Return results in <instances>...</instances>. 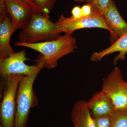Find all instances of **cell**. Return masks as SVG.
Segmentation results:
<instances>
[{"instance_id": "1", "label": "cell", "mask_w": 127, "mask_h": 127, "mask_svg": "<svg viewBox=\"0 0 127 127\" xmlns=\"http://www.w3.org/2000/svg\"><path fill=\"white\" fill-rule=\"evenodd\" d=\"M18 35V42L35 43L55 40L61 33L56 22L50 20L49 14L33 8L27 23Z\"/></svg>"}, {"instance_id": "2", "label": "cell", "mask_w": 127, "mask_h": 127, "mask_svg": "<svg viewBox=\"0 0 127 127\" xmlns=\"http://www.w3.org/2000/svg\"><path fill=\"white\" fill-rule=\"evenodd\" d=\"M37 67L32 73L25 76L18 85L16 98L15 127H28L30 111L38 104V99L33 89L36 78L45 67V61L40 54L35 61Z\"/></svg>"}, {"instance_id": "3", "label": "cell", "mask_w": 127, "mask_h": 127, "mask_svg": "<svg viewBox=\"0 0 127 127\" xmlns=\"http://www.w3.org/2000/svg\"><path fill=\"white\" fill-rule=\"evenodd\" d=\"M16 46L24 47L39 52L45 61L44 68L53 69L58 65V61L77 48V40L71 35L65 34L53 40L35 43L15 42Z\"/></svg>"}, {"instance_id": "4", "label": "cell", "mask_w": 127, "mask_h": 127, "mask_svg": "<svg viewBox=\"0 0 127 127\" xmlns=\"http://www.w3.org/2000/svg\"><path fill=\"white\" fill-rule=\"evenodd\" d=\"M25 75L10 74L6 77L1 93L0 118L2 127H15L16 98L18 85Z\"/></svg>"}, {"instance_id": "5", "label": "cell", "mask_w": 127, "mask_h": 127, "mask_svg": "<svg viewBox=\"0 0 127 127\" xmlns=\"http://www.w3.org/2000/svg\"><path fill=\"white\" fill-rule=\"evenodd\" d=\"M101 91L112 102L115 111L127 110V82L120 68L115 67L103 79Z\"/></svg>"}, {"instance_id": "6", "label": "cell", "mask_w": 127, "mask_h": 127, "mask_svg": "<svg viewBox=\"0 0 127 127\" xmlns=\"http://www.w3.org/2000/svg\"><path fill=\"white\" fill-rule=\"evenodd\" d=\"M56 22L60 32H64L68 35H71L76 30L83 28H97L110 31L101 12L93 11L90 15L82 16L78 18L72 16L66 17L62 15Z\"/></svg>"}, {"instance_id": "7", "label": "cell", "mask_w": 127, "mask_h": 127, "mask_svg": "<svg viewBox=\"0 0 127 127\" xmlns=\"http://www.w3.org/2000/svg\"><path fill=\"white\" fill-rule=\"evenodd\" d=\"M26 51L23 50L15 52L4 59H0V74L2 79L10 74H21L27 76L36 69L37 65L30 66L25 63L28 60Z\"/></svg>"}, {"instance_id": "8", "label": "cell", "mask_w": 127, "mask_h": 127, "mask_svg": "<svg viewBox=\"0 0 127 127\" xmlns=\"http://www.w3.org/2000/svg\"><path fill=\"white\" fill-rule=\"evenodd\" d=\"M6 10L12 24L14 32L23 29L31 15L33 8L22 0H3Z\"/></svg>"}, {"instance_id": "9", "label": "cell", "mask_w": 127, "mask_h": 127, "mask_svg": "<svg viewBox=\"0 0 127 127\" xmlns=\"http://www.w3.org/2000/svg\"><path fill=\"white\" fill-rule=\"evenodd\" d=\"M102 13L110 31L111 44L127 33V23L120 15L116 3L111 0Z\"/></svg>"}, {"instance_id": "10", "label": "cell", "mask_w": 127, "mask_h": 127, "mask_svg": "<svg viewBox=\"0 0 127 127\" xmlns=\"http://www.w3.org/2000/svg\"><path fill=\"white\" fill-rule=\"evenodd\" d=\"M88 103L91 115L93 118L111 115L115 111L112 102L101 91L94 94Z\"/></svg>"}, {"instance_id": "11", "label": "cell", "mask_w": 127, "mask_h": 127, "mask_svg": "<svg viewBox=\"0 0 127 127\" xmlns=\"http://www.w3.org/2000/svg\"><path fill=\"white\" fill-rule=\"evenodd\" d=\"M71 118L74 127H95L88 102L79 100L72 107Z\"/></svg>"}, {"instance_id": "12", "label": "cell", "mask_w": 127, "mask_h": 127, "mask_svg": "<svg viewBox=\"0 0 127 127\" xmlns=\"http://www.w3.org/2000/svg\"><path fill=\"white\" fill-rule=\"evenodd\" d=\"M13 33L12 24L8 15L0 16V59L15 53L10 42Z\"/></svg>"}, {"instance_id": "13", "label": "cell", "mask_w": 127, "mask_h": 127, "mask_svg": "<svg viewBox=\"0 0 127 127\" xmlns=\"http://www.w3.org/2000/svg\"><path fill=\"white\" fill-rule=\"evenodd\" d=\"M117 52L119 53L114 59V65H116L119 60H125V55L127 53V33L111 44V45L108 48L98 52L94 53L90 59L92 62L100 61L106 56Z\"/></svg>"}, {"instance_id": "14", "label": "cell", "mask_w": 127, "mask_h": 127, "mask_svg": "<svg viewBox=\"0 0 127 127\" xmlns=\"http://www.w3.org/2000/svg\"><path fill=\"white\" fill-rule=\"evenodd\" d=\"M111 119L110 127H127V110L114 111Z\"/></svg>"}, {"instance_id": "15", "label": "cell", "mask_w": 127, "mask_h": 127, "mask_svg": "<svg viewBox=\"0 0 127 127\" xmlns=\"http://www.w3.org/2000/svg\"><path fill=\"white\" fill-rule=\"evenodd\" d=\"M111 0H87V2L91 5L93 11L101 12L108 5Z\"/></svg>"}, {"instance_id": "16", "label": "cell", "mask_w": 127, "mask_h": 127, "mask_svg": "<svg viewBox=\"0 0 127 127\" xmlns=\"http://www.w3.org/2000/svg\"><path fill=\"white\" fill-rule=\"evenodd\" d=\"M39 9L49 14L52 9L56 0H32Z\"/></svg>"}, {"instance_id": "17", "label": "cell", "mask_w": 127, "mask_h": 127, "mask_svg": "<svg viewBox=\"0 0 127 127\" xmlns=\"http://www.w3.org/2000/svg\"><path fill=\"white\" fill-rule=\"evenodd\" d=\"M95 127H110L111 115H104L93 118Z\"/></svg>"}, {"instance_id": "18", "label": "cell", "mask_w": 127, "mask_h": 127, "mask_svg": "<svg viewBox=\"0 0 127 127\" xmlns=\"http://www.w3.org/2000/svg\"><path fill=\"white\" fill-rule=\"evenodd\" d=\"M72 15L73 18H78L82 16L81 7L78 6H76L73 8L71 11Z\"/></svg>"}, {"instance_id": "19", "label": "cell", "mask_w": 127, "mask_h": 127, "mask_svg": "<svg viewBox=\"0 0 127 127\" xmlns=\"http://www.w3.org/2000/svg\"><path fill=\"white\" fill-rule=\"evenodd\" d=\"M81 10L83 16L90 15L93 12L92 6L88 4L83 6L81 7Z\"/></svg>"}, {"instance_id": "20", "label": "cell", "mask_w": 127, "mask_h": 127, "mask_svg": "<svg viewBox=\"0 0 127 127\" xmlns=\"http://www.w3.org/2000/svg\"><path fill=\"white\" fill-rule=\"evenodd\" d=\"M22 0L25 1V2H27V3H28V4H30V5H31L32 6V7H34V8H37V9H39V8H38V7H37L34 4L33 2L32 1V0Z\"/></svg>"}, {"instance_id": "21", "label": "cell", "mask_w": 127, "mask_h": 127, "mask_svg": "<svg viewBox=\"0 0 127 127\" xmlns=\"http://www.w3.org/2000/svg\"><path fill=\"white\" fill-rule=\"evenodd\" d=\"M75 1L78 2H87V0H74Z\"/></svg>"}, {"instance_id": "22", "label": "cell", "mask_w": 127, "mask_h": 127, "mask_svg": "<svg viewBox=\"0 0 127 127\" xmlns=\"http://www.w3.org/2000/svg\"><path fill=\"white\" fill-rule=\"evenodd\" d=\"M0 127H2L1 125H0Z\"/></svg>"}]
</instances>
